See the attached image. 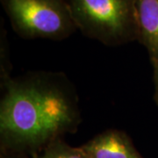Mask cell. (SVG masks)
Wrapping results in <instances>:
<instances>
[{
    "mask_svg": "<svg viewBox=\"0 0 158 158\" xmlns=\"http://www.w3.org/2000/svg\"><path fill=\"white\" fill-rule=\"evenodd\" d=\"M0 158H30L82 122L75 85L63 72L30 71L1 85Z\"/></svg>",
    "mask_w": 158,
    "mask_h": 158,
    "instance_id": "6da1fadb",
    "label": "cell"
},
{
    "mask_svg": "<svg viewBox=\"0 0 158 158\" xmlns=\"http://www.w3.org/2000/svg\"><path fill=\"white\" fill-rule=\"evenodd\" d=\"M77 28L102 44L116 47L138 40L136 0H67Z\"/></svg>",
    "mask_w": 158,
    "mask_h": 158,
    "instance_id": "7a4b0ae2",
    "label": "cell"
},
{
    "mask_svg": "<svg viewBox=\"0 0 158 158\" xmlns=\"http://www.w3.org/2000/svg\"><path fill=\"white\" fill-rule=\"evenodd\" d=\"M11 27L23 39L62 40L77 28L67 0H0Z\"/></svg>",
    "mask_w": 158,
    "mask_h": 158,
    "instance_id": "3957f363",
    "label": "cell"
},
{
    "mask_svg": "<svg viewBox=\"0 0 158 158\" xmlns=\"http://www.w3.org/2000/svg\"><path fill=\"white\" fill-rule=\"evenodd\" d=\"M80 148L88 158H144L130 136L115 128L103 131Z\"/></svg>",
    "mask_w": 158,
    "mask_h": 158,
    "instance_id": "277c9868",
    "label": "cell"
},
{
    "mask_svg": "<svg viewBox=\"0 0 158 158\" xmlns=\"http://www.w3.org/2000/svg\"><path fill=\"white\" fill-rule=\"evenodd\" d=\"M138 41L147 49L150 62L158 60V0H136Z\"/></svg>",
    "mask_w": 158,
    "mask_h": 158,
    "instance_id": "5b68a950",
    "label": "cell"
},
{
    "mask_svg": "<svg viewBox=\"0 0 158 158\" xmlns=\"http://www.w3.org/2000/svg\"><path fill=\"white\" fill-rule=\"evenodd\" d=\"M30 158H88L80 147H71L58 139Z\"/></svg>",
    "mask_w": 158,
    "mask_h": 158,
    "instance_id": "8992f818",
    "label": "cell"
},
{
    "mask_svg": "<svg viewBox=\"0 0 158 158\" xmlns=\"http://www.w3.org/2000/svg\"><path fill=\"white\" fill-rule=\"evenodd\" d=\"M11 66L7 34H6L5 27L1 26V29H0V85L6 84L8 80L11 78Z\"/></svg>",
    "mask_w": 158,
    "mask_h": 158,
    "instance_id": "52a82bcc",
    "label": "cell"
},
{
    "mask_svg": "<svg viewBox=\"0 0 158 158\" xmlns=\"http://www.w3.org/2000/svg\"><path fill=\"white\" fill-rule=\"evenodd\" d=\"M154 69V85H155V92H154V100L158 106V60L151 63Z\"/></svg>",
    "mask_w": 158,
    "mask_h": 158,
    "instance_id": "ba28073f",
    "label": "cell"
}]
</instances>
